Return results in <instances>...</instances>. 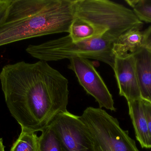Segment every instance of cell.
<instances>
[{
    "instance_id": "cell-1",
    "label": "cell",
    "mask_w": 151,
    "mask_h": 151,
    "mask_svg": "<svg viewBox=\"0 0 151 151\" xmlns=\"http://www.w3.org/2000/svg\"><path fill=\"white\" fill-rule=\"evenodd\" d=\"M0 82L7 107L21 129L42 132L58 113L68 111L69 81L47 62L6 65Z\"/></svg>"
},
{
    "instance_id": "cell-2",
    "label": "cell",
    "mask_w": 151,
    "mask_h": 151,
    "mask_svg": "<svg viewBox=\"0 0 151 151\" xmlns=\"http://www.w3.org/2000/svg\"><path fill=\"white\" fill-rule=\"evenodd\" d=\"M76 0H12L0 25V47L59 33H69Z\"/></svg>"
},
{
    "instance_id": "cell-3",
    "label": "cell",
    "mask_w": 151,
    "mask_h": 151,
    "mask_svg": "<svg viewBox=\"0 0 151 151\" xmlns=\"http://www.w3.org/2000/svg\"><path fill=\"white\" fill-rule=\"evenodd\" d=\"M116 40L112 35L106 33L101 37L74 42L68 35L41 44H30L26 51L40 61L47 62L83 57L101 61L113 68L115 57L113 46Z\"/></svg>"
},
{
    "instance_id": "cell-4",
    "label": "cell",
    "mask_w": 151,
    "mask_h": 151,
    "mask_svg": "<svg viewBox=\"0 0 151 151\" xmlns=\"http://www.w3.org/2000/svg\"><path fill=\"white\" fill-rule=\"evenodd\" d=\"M85 124L94 151H140L134 140L116 118L101 108L88 107L80 116Z\"/></svg>"
},
{
    "instance_id": "cell-5",
    "label": "cell",
    "mask_w": 151,
    "mask_h": 151,
    "mask_svg": "<svg viewBox=\"0 0 151 151\" xmlns=\"http://www.w3.org/2000/svg\"><path fill=\"white\" fill-rule=\"evenodd\" d=\"M65 151H94L86 126L80 116L68 111L58 113L49 124Z\"/></svg>"
},
{
    "instance_id": "cell-6",
    "label": "cell",
    "mask_w": 151,
    "mask_h": 151,
    "mask_svg": "<svg viewBox=\"0 0 151 151\" xmlns=\"http://www.w3.org/2000/svg\"><path fill=\"white\" fill-rule=\"evenodd\" d=\"M68 68L75 73L78 82L86 93L95 98L99 108L115 111L112 95L93 63L83 57L70 59Z\"/></svg>"
},
{
    "instance_id": "cell-7",
    "label": "cell",
    "mask_w": 151,
    "mask_h": 151,
    "mask_svg": "<svg viewBox=\"0 0 151 151\" xmlns=\"http://www.w3.org/2000/svg\"><path fill=\"white\" fill-rule=\"evenodd\" d=\"M113 69L120 95L124 97L127 102L141 98L134 56L125 58L115 57Z\"/></svg>"
},
{
    "instance_id": "cell-8",
    "label": "cell",
    "mask_w": 151,
    "mask_h": 151,
    "mask_svg": "<svg viewBox=\"0 0 151 151\" xmlns=\"http://www.w3.org/2000/svg\"><path fill=\"white\" fill-rule=\"evenodd\" d=\"M151 35V25L145 30L136 27L128 30L114 42L112 51L115 57L125 58L146 48Z\"/></svg>"
},
{
    "instance_id": "cell-9",
    "label": "cell",
    "mask_w": 151,
    "mask_h": 151,
    "mask_svg": "<svg viewBox=\"0 0 151 151\" xmlns=\"http://www.w3.org/2000/svg\"><path fill=\"white\" fill-rule=\"evenodd\" d=\"M109 33L116 39L119 36L111 30L93 21L88 15L76 6L75 17L70 27L69 35L74 42L103 36Z\"/></svg>"
},
{
    "instance_id": "cell-10",
    "label": "cell",
    "mask_w": 151,
    "mask_h": 151,
    "mask_svg": "<svg viewBox=\"0 0 151 151\" xmlns=\"http://www.w3.org/2000/svg\"><path fill=\"white\" fill-rule=\"evenodd\" d=\"M133 56L141 98L151 102V51L144 48Z\"/></svg>"
},
{
    "instance_id": "cell-11",
    "label": "cell",
    "mask_w": 151,
    "mask_h": 151,
    "mask_svg": "<svg viewBox=\"0 0 151 151\" xmlns=\"http://www.w3.org/2000/svg\"><path fill=\"white\" fill-rule=\"evenodd\" d=\"M127 103L129 113L134 129L137 140L142 148L151 149V137L142 98Z\"/></svg>"
},
{
    "instance_id": "cell-12",
    "label": "cell",
    "mask_w": 151,
    "mask_h": 151,
    "mask_svg": "<svg viewBox=\"0 0 151 151\" xmlns=\"http://www.w3.org/2000/svg\"><path fill=\"white\" fill-rule=\"evenodd\" d=\"M38 151H64L56 134L49 125L39 137Z\"/></svg>"
},
{
    "instance_id": "cell-13",
    "label": "cell",
    "mask_w": 151,
    "mask_h": 151,
    "mask_svg": "<svg viewBox=\"0 0 151 151\" xmlns=\"http://www.w3.org/2000/svg\"><path fill=\"white\" fill-rule=\"evenodd\" d=\"M18 138L13 144L10 151H38L39 137L34 132L21 129Z\"/></svg>"
},
{
    "instance_id": "cell-14",
    "label": "cell",
    "mask_w": 151,
    "mask_h": 151,
    "mask_svg": "<svg viewBox=\"0 0 151 151\" xmlns=\"http://www.w3.org/2000/svg\"><path fill=\"white\" fill-rule=\"evenodd\" d=\"M142 22L151 24V0H126Z\"/></svg>"
},
{
    "instance_id": "cell-15",
    "label": "cell",
    "mask_w": 151,
    "mask_h": 151,
    "mask_svg": "<svg viewBox=\"0 0 151 151\" xmlns=\"http://www.w3.org/2000/svg\"><path fill=\"white\" fill-rule=\"evenodd\" d=\"M145 113L147 119L148 128L151 137V102L142 98Z\"/></svg>"
},
{
    "instance_id": "cell-16",
    "label": "cell",
    "mask_w": 151,
    "mask_h": 151,
    "mask_svg": "<svg viewBox=\"0 0 151 151\" xmlns=\"http://www.w3.org/2000/svg\"><path fill=\"white\" fill-rule=\"evenodd\" d=\"M11 2L12 0H0V25L5 19Z\"/></svg>"
},
{
    "instance_id": "cell-17",
    "label": "cell",
    "mask_w": 151,
    "mask_h": 151,
    "mask_svg": "<svg viewBox=\"0 0 151 151\" xmlns=\"http://www.w3.org/2000/svg\"><path fill=\"white\" fill-rule=\"evenodd\" d=\"M5 146L4 145L2 138H0V151H5Z\"/></svg>"
},
{
    "instance_id": "cell-18",
    "label": "cell",
    "mask_w": 151,
    "mask_h": 151,
    "mask_svg": "<svg viewBox=\"0 0 151 151\" xmlns=\"http://www.w3.org/2000/svg\"><path fill=\"white\" fill-rule=\"evenodd\" d=\"M147 48L149 49V50L151 51V35L150 38V41H149V43H148V45H147L146 48Z\"/></svg>"
},
{
    "instance_id": "cell-19",
    "label": "cell",
    "mask_w": 151,
    "mask_h": 151,
    "mask_svg": "<svg viewBox=\"0 0 151 151\" xmlns=\"http://www.w3.org/2000/svg\"><path fill=\"white\" fill-rule=\"evenodd\" d=\"M64 151H65L64 150Z\"/></svg>"
}]
</instances>
